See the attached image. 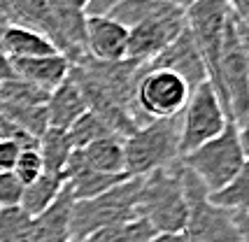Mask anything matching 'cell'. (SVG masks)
Returning a JSON list of instances; mask_svg holds the SVG:
<instances>
[{
  "instance_id": "9",
  "label": "cell",
  "mask_w": 249,
  "mask_h": 242,
  "mask_svg": "<svg viewBox=\"0 0 249 242\" xmlns=\"http://www.w3.org/2000/svg\"><path fill=\"white\" fill-rule=\"evenodd\" d=\"M233 17L228 0H196L194 5L184 12L186 31L191 33L198 52L205 61L207 79H217L219 68V52L224 42L226 26Z\"/></svg>"
},
{
  "instance_id": "38",
  "label": "cell",
  "mask_w": 249,
  "mask_h": 242,
  "mask_svg": "<svg viewBox=\"0 0 249 242\" xmlns=\"http://www.w3.org/2000/svg\"><path fill=\"white\" fill-rule=\"evenodd\" d=\"M7 5H10V0H0V14L7 19Z\"/></svg>"
},
{
  "instance_id": "18",
  "label": "cell",
  "mask_w": 249,
  "mask_h": 242,
  "mask_svg": "<svg viewBox=\"0 0 249 242\" xmlns=\"http://www.w3.org/2000/svg\"><path fill=\"white\" fill-rule=\"evenodd\" d=\"M0 52L7 56L10 61L58 54L44 35L35 33V31H28V28H21V26H12V23L5 28V33H2Z\"/></svg>"
},
{
  "instance_id": "2",
  "label": "cell",
  "mask_w": 249,
  "mask_h": 242,
  "mask_svg": "<svg viewBox=\"0 0 249 242\" xmlns=\"http://www.w3.org/2000/svg\"><path fill=\"white\" fill-rule=\"evenodd\" d=\"M140 177H126L117 187L91 200H77L72 205V240L84 242L89 235L140 219Z\"/></svg>"
},
{
  "instance_id": "6",
  "label": "cell",
  "mask_w": 249,
  "mask_h": 242,
  "mask_svg": "<svg viewBox=\"0 0 249 242\" xmlns=\"http://www.w3.org/2000/svg\"><path fill=\"white\" fill-rule=\"evenodd\" d=\"M179 170H182V184H184L186 205H189V217L184 226L186 242H238L235 214L212 205L203 182L189 168H184L182 161H179Z\"/></svg>"
},
{
  "instance_id": "7",
  "label": "cell",
  "mask_w": 249,
  "mask_h": 242,
  "mask_svg": "<svg viewBox=\"0 0 249 242\" xmlns=\"http://www.w3.org/2000/svg\"><path fill=\"white\" fill-rule=\"evenodd\" d=\"M228 121L231 119L210 79L191 88V96L179 114V158L217 138Z\"/></svg>"
},
{
  "instance_id": "40",
  "label": "cell",
  "mask_w": 249,
  "mask_h": 242,
  "mask_svg": "<svg viewBox=\"0 0 249 242\" xmlns=\"http://www.w3.org/2000/svg\"><path fill=\"white\" fill-rule=\"evenodd\" d=\"M70 242H77V240H70Z\"/></svg>"
},
{
  "instance_id": "14",
  "label": "cell",
  "mask_w": 249,
  "mask_h": 242,
  "mask_svg": "<svg viewBox=\"0 0 249 242\" xmlns=\"http://www.w3.org/2000/svg\"><path fill=\"white\" fill-rule=\"evenodd\" d=\"M14 77L31 84V86L52 93L58 84H63L70 75V63L61 54L35 56V58H17L10 61Z\"/></svg>"
},
{
  "instance_id": "24",
  "label": "cell",
  "mask_w": 249,
  "mask_h": 242,
  "mask_svg": "<svg viewBox=\"0 0 249 242\" xmlns=\"http://www.w3.org/2000/svg\"><path fill=\"white\" fill-rule=\"evenodd\" d=\"M33 217L21 207H0V242H31Z\"/></svg>"
},
{
  "instance_id": "34",
  "label": "cell",
  "mask_w": 249,
  "mask_h": 242,
  "mask_svg": "<svg viewBox=\"0 0 249 242\" xmlns=\"http://www.w3.org/2000/svg\"><path fill=\"white\" fill-rule=\"evenodd\" d=\"M5 79H14V70H12L10 58L0 52V82H5Z\"/></svg>"
},
{
  "instance_id": "4",
  "label": "cell",
  "mask_w": 249,
  "mask_h": 242,
  "mask_svg": "<svg viewBox=\"0 0 249 242\" xmlns=\"http://www.w3.org/2000/svg\"><path fill=\"white\" fill-rule=\"evenodd\" d=\"M179 161L203 182L207 193H214L238 175V170L247 161V156L240 147L235 123L228 121L217 138H212L210 142L198 147L191 154L182 156Z\"/></svg>"
},
{
  "instance_id": "8",
  "label": "cell",
  "mask_w": 249,
  "mask_h": 242,
  "mask_svg": "<svg viewBox=\"0 0 249 242\" xmlns=\"http://www.w3.org/2000/svg\"><path fill=\"white\" fill-rule=\"evenodd\" d=\"M189 96L191 88L179 75L144 66L135 86V107L144 121L173 119L182 114Z\"/></svg>"
},
{
  "instance_id": "26",
  "label": "cell",
  "mask_w": 249,
  "mask_h": 242,
  "mask_svg": "<svg viewBox=\"0 0 249 242\" xmlns=\"http://www.w3.org/2000/svg\"><path fill=\"white\" fill-rule=\"evenodd\" d=\"M12 173L19 177V182H21L23 187L33 184L37 177L42 175L44 165H42L40 154H37V144L35 147H23L21 152H19V158H17L14 168H12Z\"/></svg>"
},
{
  "instance_id": "22",
  "label": "cell",
  "mask_w": 249,
  "mask_h": 242,
  "mask_svg": "<svg viewBox=\"0 0 249 242\" xmlns=\"http://www.w3.org/2000/svg\"><path fill=\"white\" fill-rule=\"evenodd\" d=\"M212 205L224 207L233 214L238 212H247L249 209V158L242 163V168L238 170V175L233 177L224 189H219L214 193L207 196Z\"/></svg>"
},
{
  "instance_id": "20",
  "label": "cell",
  "mask_w": 249,
  "mask_h": 242,
  "mask_svg": "<svg viewBox=\"0 0 249 242\" xmlns=\"http://www.w3.org/2000/svg\"><path fill=\"white\" fill-rule=\"evenodd\" d=\"M173 10H177V7L165 5L161 0H124V2L114 5L107 12V17L130 31V28H135L140 23L156 19V17H163V14H168Z\"/></svg>"
},
{
  "instance_id": "29",
  "label": "cell",
  "mask_w": 249,
  "mask_h": 242,
  "mask_svg": "<svg viewBox=\"0 0 249 242\" xmlns=\"http://www.w3.org/2000/svg\"><path fill=\"white\" fill-rule=\"evenodd\" d=\"M235 128H238V140H240V147H242V152L245 156L249 158V112L242 117V119L235 123Z\"/></svg>"
},
{
  "instance_id": "13",
  "label": "cell",
  "mask_w": 249,
  "mask_h": 242,
  "mask_svg": "<svg viewBox=\"0 0 249 242\" xmlns=\"http://www.w3.org/2000/svg\"><path fill=\"white\" fill-rule=\"evenodd\" d=\"M72 205L75 200L63 187L49 207L33 217L31 242H70L72 240Z\"/></svg>"
},
{
  "instance_id": "32",
  "label": "cell",
  "mask_w": 249,
  "mask_h": 242,
  "mask_svg": "<svg viewBox=\"0 0 249 242\" xmlns=\"http://www.w3.org/2000/svg\"><path fill=\"white\" fill-rule=\"evenodd\" d=\"M124 0H91V5H89L87 14H107L114 5H119Z\"/></svg>"
},
{
  "instance_id": "21",
  "label": "cell",
  "mask_w": 249,
  "mask_h": 242,
  "mask_svg": "<svg viewBox=\"0 0 249 242\" xmlns=\"http://www.w3.org/2000/svg\"><path fill=\"white\" fill-rule=\"evenodd\" d=\"M65 179L63 175H52V173H42L33 184L23 187V196H21V207L31 214V217H37L40 212L49 207L58 193L63 191Z\"/></svg>"
},
{
  "instance_id": "37",
  "label": "cell",
  "mask_w": 249,
  "mask_h": 242,
  "mask_svg": "<svg viewBox=\"0 0 249 242\" xmlns=\"http://www.w3.org/2000/svg\"><path fill=\"white\" fill-rule=\"evenodd\" d=\"M161 2H165V5H173V7H177V10H184L186 12L196 2V0H161Z\"/></svg>"
},
{
  "instance_id": "11",
  "label": "cell",
  "mask_w": 249,
  "mask_h": 242,
  "mask_svg": "<svg viewBox=\"0 0 249 242\" xmlns=\"http://www.w3.org/2000/svg\"><path fill=\"white\" fill-rule=\"evenodd\" d=\"M128 52V28L107 14H87V56L100 63L124 61Z\"/></svg>"
},
{
  "instance_id": "28",
  "label": "cell",
  "mask_w": 249,
  "mask_h": 242,
  "mask_svg": "<svg viewBox=\"0 0 249 242\" xmlns=\"http://www.w3.org/2000/svg\"><path fill=\"white\" fill-rule=\"evenodd\" d=\"M23 147L14 140H7V138H0V173H10L17 158H19V152Z\"/></svg>"
},
{
  "instance_id": "5",
  "label": "cell",
  "mask_w": 249,
  "mask_h": 242,
  "mask_svg": "<svg viewBox=\"0 0 249 242\" xmlns=\"http://www.w3.org/2000/svg\"><path fill=\"white\" fill-rule=\"evenodd\" d=\"M210 84L217 91L226 117L233 123H238L249 112V63L245 56L242 40L238 35L235 17H231L226 26L221 52H219L217 79Z\"/></svg>"
},
{
  "instance_id": "33",
  "label": "cell",
  "mask_w": 249,
  "mask_h": 242,
  "mask_svg": "<svg viewBox=\"0 0 249 242\" xmlns=\"http://www.w3.org/2000/svg\"><path fill=\"white\" fill-rule=\"evenodd\" d=\"M54 5H61V7H68V10H77V12H87L91 0H52Z\"/></svg>"
},
{
  "instance_id": "36",
  "label": "cell",
  "mask_w": 249,
  "mask_h": 242,
  "mask_svg": "<svg viewBox=\"0 0 249 242\" xmlns=\"http://www.w3.org/2000/svg\"><path fill=\"white\" fill-rule=\"evenodd\" d=\"M152 242H186L184 233H165V235H154Z\"/></svg>"
},
{
  "instance_id": "15",
  "label": "cell",
  "mask_w": 249,
  "mask_h": 242,
  "mask_svg": "<svg viewBox=\"0 0 249 242\" xmlns=\"http://www.w3.org/2000/svg\"><path fill=\"white\" fill-rule=\"evenodd\" d=\"M44 112H47V128L68 131L84 112H89V107H87V100L82 96L79 86L68 77L63 84H58L47 96Z\"/></svg>"
},
{
  "instance_id": "19",
  "label": "cell",
  "mask_w": 249,
  "mask_h": 242,
  "mask_svg": "<svg viewBox=\"0 0 249 242\" xmlns=\"http://www.w3.org/2000/svg\"><path fill=\"white\" fill-rule=\"evenodd\" d=\"M72 142L68 138V131L61 128H47V131L37 138V154L42 158L44 173L52 175H63L65 165L72 156Z\"/></svg>"
},
{
  "instance_id": "30",
  "label": "cell",
  "mask_w": 249,
  "mask_h": 242,
  "mask_svg": "<svg viewBox=\"0 0 249 242\" xmlns=\"http://www.w3.org/2000/svg\"><path fill=\"white\" fill-rule=\"evenodd\" d=\"M228 5H231L233 17L249 26V0H228Z\"/></svg>"
},
{
  "instance_id": "10",
  "label": "cell",
  "mask_w": 249,
  "mask_h": 242,
  "mask_svg": "<svg viewBox=\"0 0 249 242\" xmlns=\"http://www.w3.org/2000/svg\"><path fill=\"white\" fill-rule=\"evenodd\" d=\"M184 28H186L184 10H173L168 14H163V17L149 19V21L130 28L126 58L140 61V63H149L152 58L161 54L165 47H170L182 35Z\"/></svg>"
},
{
  "instance_id": "25",
  "label": "cell",
  "mask_w": 249,
  "mask_h": 242,
  "mask_svg": "<svg viewBox=\"0 0 249 242\" xmlns=\"http://www.w3.org/2000/svg\"><path fill=\"white\" fill-rule=\"evenodd\" d=\"M107 135H114V133L109 131L107 123L100 119V117H96L93 112H84V114L68 128V138H70L75 152L98 142V140H103V138H107Z\"/></svg>"
},
{
  "instance_id": "3",
  "label": "cell",
  "mask_w": 249,
  "mask_h": 242,
  "mask_svg": "<svg viewBox=\"0 0 249 242\" xmlns=\"http://www.w3.org/2000/svg\"><path fill=\"white\" fill-rule=\"evenodd\" d=\"M179 161V117L152 119L124 140V170L144 177Z\"/></svg>"
},
{
  "instance_id": "39",
  "label": "cell",
  "mask_w": 249,
  "mask_h": 242,
  "mask_svg": "<svg viewBox=\"0 0 249 242\" xmlns=\"http://www.w3.org/2000/svg\"><path fill=\"white\" fill-rule=\"evenodd\" d=\"M7 26H10V23H7V19L0 14V40H2V33H5V28H7Z\"/></svg>"
},
{
  "instance_id": "16",
  "label": "cell",
  "mask_w": 249,
  "mask_h": 242,
  "mask_svg": "<svg viewBox=\"0 0 249 242\" xmlns=\"http://www.w3.org/2000/svg\"><path fill=\"white\" fill-rule=\"evenodd\" d=\"M75 154L87 168H93L98 173L126 175V170H124V138H119V135H107V138L89 144L84 149H77Z\"/></svg>"
},
{
  "instance_id": "35",
  "label": "cell",
  "mask_w": 249,
  "mask_h": 242,
  "mask_svg": "<svg viewBox=\"0 0 249 242\" xmlns=\"http://www.w3.org/2000/svg\"><path fill=\"white\" fill-rule=\"evenodd\" d=\"M235 26H238V35L240 40H242V47H245V56H247V63H249V26L247 23H242L235 19Z\"/></svg>"
},
{
  "instance_id": "17",
  "label": "cell",
  "mask_w": 249,
  "mask_h": 242,
  "mask_svg": "<svg viewBox=\"0 0 249 242\" xmlns=\"http://www.w3.org/2000/svg\"><path fill=\"white\" fill-rule=\"evenodd\" d=\"M7 23L21 26L28 31L44 35L47 40L54 31V10L49 0H10L7 5Z\"/></svg>"
},
{
  "instance_id": "31",
  "label": "cell",
  "mask_w": 249,
  "mask_h": 242,
  "mask_svg": "<svg viewBox=\"0 0 249 242\" xmlns=\"http://www.w3.org/2000/svg\"><path fill=\"white\" fill-rule=\"evenodd\" d=\"M235 231H238V242H249V209L235 214Z\"/></svg>"
},
{
  "instance_id": "23",
  "label": "cell",
  "mask_w": 249,
  "mask_h": 242,
  "mask_svg": "<svg viewBox=\"0 0 249 242\" xmlns=\"http://www.w3.org/2000/svg\"><path fill=\"white\" fill-rule=\"evenodd\" d=\"M154 235H156L154 228L144 219H133L128 224L103 228V231L89 235L84 242H152Z\"/></svg>"
},
{
  "instance_id": "27",
  "label": "cell",
  "mask_w": 249,
  "mask_h": 242,
  "mask_svg": "<svg viewBox=\"0 0 249 242\" xmlns=\"http://www.w3.org/2000/svg\"><path fill=\"white\" fill-rule=\"evenodd\" d=\"M23 184L14 173H0V207H14L21 205Z\"/></svg>"
},
{
  "instance_id": "1",
  "label": "cell",
  "mask_w": 249,
  "mask_h": 242,
  "mask_svg": "<svg viewBox=\"0 0 249 242\" xmlns=\"http://www.w3.org/2000/svg\"><path fill=\"white\" fill-rule=\"evenodd\" d=\"M138 214L152 226L156 235L184 233L189 205H186V191L182 184L179 161L140 177Z\"/></svg>"
},
{
  "instance_id": "12",
  "label": "cell",
  "mask_w": 249,
  "mask_h": 242,
  "mask_svg": "<svg viewBox=\"0 0 249 242\" xmlns=\"http://www.w3.org/2000/svg\"><path fill=\"white\" fill-rule=\"evenodd\" d=\"M147 68H161V70H170L175 75L184 79L189 88H196L200 82L207 79V68L205 61L196 47L194 37L189 31H182V35L175 40L170 47H165L161 54L152 58L149 63H144Z\"/></svg>"
}]
</instances>
